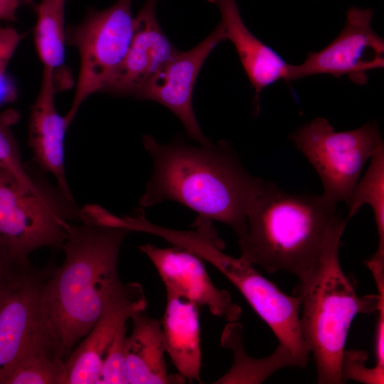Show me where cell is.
Masks as SVG:
<instances>
[{
    "instance_id": "1",
    "label": "cell",
    "mask_w": 384,
    "mask_h": 384,
    "mask_svg": "<svg viewBox=\"0 0 384 384\" xmlns=\"http://www.w3.org/2000/svg\"><path fill=\"white\" fill-rule=\"evenodd\" d=\"M153 163L139 204L150 207L172 200L199 217L229 225L238 238L246 232L247 214L268 181L249 174L227 141L200 146L180 137L169 144L143 136Z\"/></svg>"
},
{
    "instance_id": "2",
    "label": "cell",
    "mask_w": 384,
    "mask_h": 384,
    "mask_svg": "<svg viewBox=\"0 0 384 384\" xmlns=\"http://www.w3.org/2000/svg\"><path fill=\"white\" fill-rule=\"evenodd\" d=\"M132 232L90 220L70 224L62 247L64 261L46 274L42 288L48 332L65 361L122 285L119 255Z\"/></svg>"
},
{
    "instance_id": "3",
    "label": "cell",
    "mask_w": 384,
    "mask_h": 384,
    "mask_svg": "<svg viewBox=\"0 0 384 384\" xmlns=\"http://www.w3.org/2000/svg\"><path fill=\"white\" fill-rule=\"evenodd\" d=\"M347 222L323 195L290 193L268 181L247 214L240 257L269 273L285 272L302 280Z\"/></svg>"
},
{
    "instance_id": "4",
    "label": "cell",
    "mask_w": 384,
    "mask_h": 384,
    "mask_svg": "<svg viewBox=\"0 0 384 384\" xmlns=\"http://www.w3.org/2000/svg\"><path fill=\"white\" fill-rule=\"evenodd\" d=\"M342 235L335 237L316 267L293 289L299 301L301 332L314 356L319 384L342 383L340 364L351 324L359 314L376 311L384 296V277L375 279L378 294H357L339 262Z\"/></svg>"
},
{
    "instance_id": "5",
    "label": "cell",
    "mask_w": 384,
    "mask_h": 384,
    "mask_svg": "<svg viewBox=\"0 0 384 384\" xmlns=\"http://www.w3.org/2000/svg\"><path fill=\"white\" fill-rule=\"evenodd\" d=\"M81 221L74 198L60 190L41 196L24 188L0 166V242L29 260L41 247L62 249L72 223Z\"/></svg>"
},
{
    "instance_id": "6",
    "label": "cell",
    "mask_w": 384,
    "mask_h": 384,
    "mask_svg": "<svg viewBox=\"0 0 384 384\" xmlns=\"http://www.w3.org/2000/svg\"><path fill=\"white\" fill-rule=\"evenodd\" d=\"M289 138L317 172L323 184L322 195L336 204L348 203L364 164L383 144L375 122L336 132L321 117L298 127Z\"/></svg>"
},
{
    "instance_id": "7",
    "label": "cell",
    "mask_w": 384,
    "mask_h": 384,
    "mask_svg": "<svg viewBox=\"0 0 384 384\" xmlns=\"http://www.w3.org/2000/svg\"><path fill=\"white\" fill-rule=\"evenodd\" d=\"M224 242L216 235L197 238L191 250L210 263L242 294L255 312L270 326L279 343L288 348L298 367L307 366L309 349L299 325V301L282 292L255 265L223 252Z\"/></svg>"
},
{
    "instance_id": "8",
    "label": "cell",
    "mask_w": 384,
    "mask_h": 384,
    "mask_svg": "<svg viewBox=\"0 0 384 384\" xmlns=\"http://www.w3.org/2000/svg\"><path fill=\"white\" fill-rule=\"evenodd\" d=\"M132 1L118 0L107 9H92L80 23L66 29V43L80 55L75 91L65 115L69 126L86 99L102 92L124 59L134 27Z\"/></svg>"
},
{
    "instance_id": "9",
    "label": "cell",
    "mask_w": 384,
    "mask_h": 384,
    "mask_svg": "<svg viewBox=\"0 0 384 384\" xmlns=\"http://www.w3.org/2000/svg\"><path fill=\"white\" fill-rule=\"evenodd\" d=\"M370 9L351 7L338 36L319 52H310L300 65H292L289 81L317 74L347 76L364 85L368 72L384 65V41L371 26Z\"/></svg>"
},
{
    "instance_id": "10",
    "label": "cell",
    "mask_w": 384,
    "mask_h": 384,
    "mask_svg": "<svg viewBox=\"0 0 384 384\" xmlns=\"http://www.w3.org/2000/svg\"><path fill=\"white\" fill-rule=\"evenodd\" d=\"M46 274L32 268L0 297V384L34 345L50 336L42 299Z\"/></svg>"
},
{
    "instance_id": "11",
    "label": "cell",
    "mask_w": 384,
    "mask_h": 384,
    "mask_svg": "<svg viewBox=\"0 0 384 384\" xmlns=\"http://www.w3.org/2000/svg\"><path fill=\"white\" fill-rule=\"evenodd\" d=\"M225 39L224 28L220 23L198 45L186 52L180 50L171 58L135 97L156 102L170 110L182 122L188 137L201 145L210 142L202 132L195 116L193 88L206 60Z\"/></svg>"
},
{
    "instance_id": "12",
    "label": "cell",
    "mask_w": 384,
    "mask_h": 384,
    "mask_svg": "<svg viewBox=\"0 0 384 384\" xmlns=\"http://www.w3.org/2000/svg\"><path fill=\"white\" fill-rule=\"evenodd\" d=\"M164 284L166 294L183 297L228 322L237 321L242 309L225 290L218 289L210 278L204 260L186 248L142 245Z\"/></svg>"
},
{
    "instance_id": "13",
    "label": "cell",
    "mask_w": 384,
    "mask_h": 384,
    "mask_svg": "<svg viewBox=\"0 0 384 384\" xmlns=\"http://www.w3.org/2000/svg\"><path fill=\"white\" fill-rule=\"evenodd\" d=\"M147 305L140 284L123 283L92 329L66 359L64 384H98L104 357L117 334L132 316L146 311Z\"/></svg>"
},
{
    "instance_id": "14",
    "label": "cell",
    "mask_w": 384,
    "mask_h": 384,
    "mask_svg": "<svg viewBox=\"0 0 384 384\" xmlns=\"http://www.w3.org/2000/svg\"><path fill=\"white\" fill-rule=\"evenodd\" d=\"M159 0H145L134 17L132 38L121 64L102 90L136 97L146 82L180 50L161 29L156 14Z\"/></svg>"
},
{
    "instance_id": "15",
    "label": "cell",
    "mask_w": 384,
    "mask_h": 384,
    "mask_svg": "<svg viewBox=\"0 0 384 384\" xmlns=\"http://www.w3.org/2000/svg\"><path fill=\"white\" fill-rule=\"evenodd\" d=\"M57 92L53 71L43 68L40 90L31 109L28 146L36 164L54 176L57 187L64 194L74 198L65 169V137L69 125L57 110Z\"/></svg>"
},
{
    "instance_id": "16",
    "label": "cell",
    "mask_w": 384,
    "mask_h": 384,
    "mask_svg": "<svg viewBox=\"0 0 384 384\" xmlns=\"http://www.w3.org/2000/svg\"><path fill=\"white\" fill-rule=\"evenodd\" d=\"M208 1L220 11L225 38L235 46L254 88L255 112L259 113L261 92L278 80L289 82L292 65L252 33L241 18L236 0Z\"/></svg>"
},
{
    "instance_id": "17",
    "label": "cell",
    "mask_w": 384,
    "mask_h": 384,
    "mask_svg": "<svg viewBox=\"0 0 384 384\" xmlns=\"http://www.w3.org/2000/svg\"><path fill=\"white\" fill-rule=\"evenodd\" d=\"M199 308L183 297L166 294L161 323L166 353L178 373L190 383L201 381Z\"/></svg>"
},
{
    "instance_id": "18",
    "label": "cell",
    "mask_w": 384,
    "mask_h": 384,
    "mask_svg": "<svg viewBox=\"0 0 384 384\" xmlns=\"http://www.w3.org/2000/svg\"><path fill=\"white\" fill-rule=\"evenodd\" d=\"M132 331L126 338L127 374L129 384L184 383L178 373L168 372L161 323L145 311L132 316Z\"/></svg>"
},
{
    "instance_id": "19",
    "label": "cell",
    "mask_w": 384,
    "mask_h": 384,
    "mask_svg": "<svg viewBox=\"0 0 384 384\" xmlns=\"http://www.w3.org/2000/svg\"><path fill=\"white\" fill-rule=\"evenodd\" d=\"M66 0H41L34 5V44L43 68L53 71L58 92L70 88L73 77L65 65Z\"/></svg>"
},
{
    "instance_id": "20",
    "label": "cell",
    "mask_w": 384,
    "mask_h": 384,
    "mask_svg": "<svg viewBox=\"0 0 384 384\" xmlns=\"http://www.w3.org/2000/svg\"><path fill=\"white\" fill-rule=\"evenodd\" d=\"M242 325L230 321L225 325L220 337L223 347L233 352V364L228 371L213 383L259 384L282 368L298 366L291 351L279 344L267 357L255 358L244 348Z\"/></svg>"
},
{
    "instance_id": "21",
    "label": "cell",
    "mask_w": 384,
    "mask_h": 384,
    "mask_svg": "<svg viewBox=\"0 0 384 384\" xmlns=\"http://www.w3.org/2000/svg\"><path fill=\"white\" fill-rule=\"evenodd\" d=\"M349 208L348 220L364 204L373 212L378 238V247L368 267H384V145H381L370 158L364 176L359 178L346 203Z\"/></svg>"
},
{
    "instance_id": "22",
    "label": "cell",
    "mask_w": 384,
    "mask_h": 384,
    "mask_svg": "<svg viewBox=\"0 0 384 384\" xmlns=\"http://www.w3.org/2000/svg\"><path fill=\"white\" fill-rule=\"evenodd\" d=\"M65 362L46 336L23 356L6 384H64Z\"/></svg>"
},
{
    "instance_id": "23",
    "label": "cell",
    "mask_w": 384,
    "mask_h": 384,
    "mask_svg": "<svg viewBox=\"0 0 384 384\" xmlns=\"http://www.w3.org/2000/svg\"><path fill=\"white\" fill-rule=\"evenodd\" d=\"M18 115L13 110L0 113V166L9 171L26 190L41 196H48L58 191V187L45 182L30 171L23 163L11 130Z\"/></svg>"
},
{
    "instance_id": "24",
    "label": "cell",
    "mask_w": 384,
    "mask_h": 384,
    "mask_svg": "<svg viewBox=\"0 0 384 384\" xmlns=\"http://www.w3.org/2000/svg\"><path fill=\"white\" fill-rule=\"evenodd\" d=\"M23 35L12 27H0V106L17 99V87L7 68Z\"/></svg>"
},
{
    "instance_id": "25",
    "label": "cell",
    "mask_w": 384,
    "mask_h": 384,
    "mask_svg": "<svg viewBox=\"0 0 384 384\" xmlns=\"http://www.w3.org/2000/svg\"><path fill=\"white\" fill-rule=\"evenodd\" d=\"M368 355L366 351L344 350L340 364L342 383L349 380L365 384H383L384 367L366 366Z\"/></svg>"
},
{
    "instance_id": "26",
    "label": "cell",
    "mask_w": 384,
    "mask_h": 384,
    "mask_svg": "<svg viewBox=\"0 0 384 384\" xmlns=\"http://www.w3.org/2000/svg\"><path fill=\"white\" fill-rule=\"evenodd\" d=\"M127 328L117 334L102 361L98 384L128 383L126 361Z\"/></svg>"
},
{
    "instance_id": "27",
    "label": "cell",
    "mask_w": 384,
    "mask_h": 384,
    "mask_svg": "<svg viewBox=\"0 0 384 384\" xmlns=\"http://www.w3.org/2000/svg\"><path fill=\"white\" fill-rule=\"evenodd\" d=\"M31 269L29 260L18 257L0 242V297Z\"/></svg>"
},
{
    "instance_id": "28",
    "label": "cell",
    "mask_w": 384,
    "mask_h": 384,
    "mask_svg": "<svg viewBox=\"0 0 384 384\" xmlns=\"http://www.w3.org/2000/svg\"><path fill=\"white\" fill-rule=\"evenodd\" d=\"M376 311L378 319L374 341L375 365L384 367V296L381 297Z\"/></svg>"
},
{
    "instance_id": "29",
    "label": "cell",
    "mask_w": 384,
    "mask_h": 384,
    "mask_svg": "<svg viewBox=\"0 0 384 384\" xmlns=\"http://www.w3.org/2000/svg\"><path fill=\"white\" fill-rule=\"evenodd\" d=\"M22 4H26L25 0H0V21H16L17 10Z\"/></svg>"
},
{
    "instance_id": "30",
    "label": "cell",
    "mask_w": 384,
    "mask_h": 384,
    "mask_svg": "<svg viewBox=\"0 0 384 384\" xmlns=\"http://www.w3.org/2000/svg\"><path fill=\"white\" fill-rule=\"evenodd\" d=\"M25 1H26L27 4H31L33 2L32 0H25Z\"/></svg>"
}]
</instances>
